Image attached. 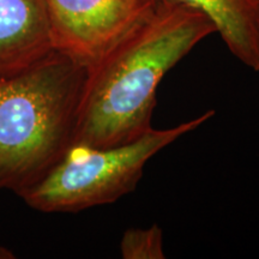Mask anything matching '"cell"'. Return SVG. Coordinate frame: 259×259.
Returning <instances> with one entry per match:
<instances>
[{
  "label": "cell",
  "mask_w": 259,
  "mask_h": 259,
  "mask_svg": "<svg viewBox=\"0 0 259 259\" xmlns=\"http://www.w3.org/2000/svg\"><path fill=\"white\" fill-rule=\"evenodd\" d=\"M213 32L202 12L158 2L141 28L87 70L72 143L114 147L150 131L161 80Z\"/></svg>",
  "instance_id": "obj_1"
},
{
  "label": "cell",
  "mask_w": 259,
  "mask_h": 259,
  "mask_svg": "<svg viewBox=\"0 0 259 259\" xmlns=\"http://www.w3.org/2000/svg\"><path fill=\"white\" fill-rule=\"evenodd\" d=\"M87 69L57 51L0 78V191L41 179L72 144Z\"/></svg>",
  "instance_id": "obj_2"
},
{
  "label": "cell",
  "mask_w": 259,
  "mask_h": 259,
  "mask_svg": "<svg viewBox=\"0 0 259 259\" xmlns=\"http://www.w3.org/2000/svg\"><path fill=\"white\" fill-rule=\"evenodd\" d=\"M213 115L215 111L209 109L192 120L170 128H151L114 147L72 143L40 180L17 196L29 208L46 213L78 212L114 203L137 187L151 157Z\"/></svg>",
  "instance_id": "obj_3"
},
{
  "label": "cell",
  "mask_w": 259,
  "mask_h": 259,
  "mask_svg": "<svg viewBox=\"0 0 259 259\" xmlns=\"http://www.w3.org/2000/svg\"><path fill=\"white\" fill-rule=\"evenodd\" d=\"M157 0H46L53 50L87 70L141 28Z\"/></svg>",
  "instance_id": "obj_4"
},
{
  "label": "cell",
  "mask_w": 259,
  "mask_h": 259,
  "mask_svg": "<svg viewBox=\"0 0 259 259\" xmlns=\"http://www.w3.org/2000/svg\"><path fill=\"white\" fill-rule=\"evenodd\" d=\"M52 51L46 0H0V78L28 69Z\"/></svg>",
  "instance_id": "obj_5"
},
{
  "label": "cell",
  "mask_w": 259,
  "mask_h": 259,
  "mask_svg": "<svg viewBox=\"0 0 259 259\" xmlns=\"http://www.w3.org/2000/svg\"><path fill=\"white\" fill-rule=\"evenodd\" d=\"M205 15L240 63L259 72V0H157Z\"/></svg>",
  "instance_id": "obj_6"
},
{
  "label": "cell",
  "mask_w": 259,
  "mask_h": 259,
  "mask_svg": "<svg viewBox=\"0 0 259 259\" xmlns=\"http://www.w3.org/2000/svg\"><path fill=\"white\" fill-rule=\"evenodd\" d=\"M120 254L124 259H164L162 229L157 225L126 229L120 241Z\"/></svg>",
  "instance_id": "obj_7"
},
{
  "label": "cell",
  "mask_w": 259,
  "mask_h": 259,
  "mask_svg": "<svg viewBox=\"0 0 259 259\" xmlns=\"http://www.w3.org/2000/svg\"><path fill=\"white\" fill-rule=\"evenodd\" d=\"M16 255L10 248L5 247V246L0 245V259H14Z\"/></svg>",
  "instance_id": "obj_8"
}]
</instances>
